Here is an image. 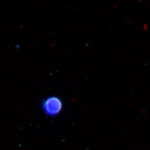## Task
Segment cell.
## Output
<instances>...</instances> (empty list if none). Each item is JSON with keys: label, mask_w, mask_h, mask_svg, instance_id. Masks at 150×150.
Segmentation results:
<instances>
[{"label": "cell", "mask_w": 150, "mask_h": 150, "mask_svg": "<svg viewBox=\"0 0 150 150\" xmlns=\"http://www.w3.org/2000/svg\"><path fill=\"white\" fill-rule=\"evenodd\" d=\"M42 109L46 115L55 116L62 112L63 108L62 100L58 96H49L42 103Z\"/></svg>", "instance_id": "obj_1"}]
</instances>
